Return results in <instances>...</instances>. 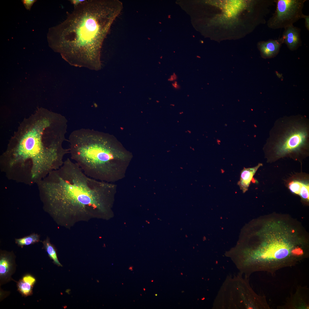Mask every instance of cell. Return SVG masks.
<instances>
[{"label":"cell","instance_id":"6da1fadb","mask_svg":"<svg viewBox=\"0 0 309 309\" xmlns=\"http://www.w3.org/2000/svg\"><path fill=\"white\" fill-rule=\"evenodd\" d=\"M68 120L60 114L38 109L24 118L0 157V169L9 180L37 184L63 164Z\"/></svg>","mask_w":309,"mask_h":309},{"label":"cell","instance_id":"7a4b0ae2","mask_svg":"<svg viewBox=\"0 0 309 309\" xmlns=\"http://www.w3.org/2000/svg\"><path fill=\"white\" fill-rule=\"evenodd\" d=\"M36 185L44 210L68 228L103 212L104 197L111 188L87 176L69 158Z\"/></svg>","mask_w":309,"mask_h":309},{"label":"cell","instance_id":"3957f363","mask_svg":"<svg viewBox=\"0 0 309 309\" xmlns=\"http://www.w3.org/2000/svg\"><path fill=\"white\" fill-rule=\"evenodd\" d=\"M123 8L118 0H84L52 29V47L72 65L98 69L104 41Z\"/></svg>","mask_w":309,"mask_h":309},{"label":"cell","instance_id":"277c9868","mask_svg":"<svg viewBox=\"0 0 309 309\" xmlns=\"http://www.w3.org/2000/svg\"><path fill=\"white\" fill-rule=\"evenodd\" d=\"M267 223L260 231L261 239L246 243L243 247L241 268L246 275L258 271L273 274L294 266L308 255L307 243L297 239L292 227L280 221Z\"/></svg>","mask_w":309,"mask_h":309},{"label":"cell","instance_id":"5b68a950","mask_svg":"<svg viewBox=\"0 0 309 309\" xmlns=\"http://www.w3.org/2000/svg\"><path fill=\"white\" fill-rule=\"evenodd\" d=\"M211 20L216 41L240 38L266 23L267 6L263 0H215Z\"/></svg>","mask_w":309,"mask_h":309},{"label":"cell","instance_id":"8992f818","mask_svg":"<svg viewBox=\"0 0 309 309\" xmlns=\"http://www.w3.org/2000/svg\"><path fill=\"white\" fill-rule=\"evenodd\" d=\"M69 142L71 159L86 175L97 180L111 179L115 156L110 137L93 129L82 128L72 131Z\"/></svg>","mask_w":309,"mask_h":309},{"label":"cell","instance_id":"52a82bcc","mask_svg":"<svg viewBox=\"0 0 309 309\" xmlns=\"http://www.w3.org/2000/svg\"><path fill=\"white\" fill-rule=\"evenodd\" d=\"M265 147L278 159L303 152L309 144V121L303 115L285 116L276 120L270 131Z\"/></svg>","mask_w":309,"mask_h":309},{"label":"cell","instance_id":"ba28073f","mask_svg":"<svg viewBox=\"0 0 309 309\" xmlns=\"http://www.w3.org/2000/svg\"><path fill=\"white\" fill-rule=\"evenodd\" d=\"M307 0H275L276 8L267 22L268 27L284 28L302 18V10Z\"/></svg>","mask_w":309,"mask_h":309},{"label":"cell","instance_id":"9c48e42d","mask_svg":"<svg viewBox=\"0 0 309 309\" xmlns=\"http://www.w3.org/2000/svg\"><path fill=\"white\" fill-rule=\"evenodd\" d=\"M284 29L282 35L280 37L283 43H285L291 51L297 50L302 45L300 29L293 25Z\"/></svg>","mask_w":309,"mask_h":309},{"label":"cell","instance_id":"30bf717a","mask_svg":"<svg viewBox=\"0 0 309 309\" xmlns=\"http://www.w3.org/2000/svg\"><path fill=\"white\" fill-rule=\"evenodd\" d=\"M282 44L280 38L277 39L260 41L258 43L257 46L262 58L270 59L275 57L278 54Z\"/></svg>","mask_w":309,"mask_h":309},{"label":"cell","instance_id":"8fae6325","mask_svg":"<svg viewBox=\"0 0 309 309\" xmlns=\"http://www.w3.org/2000/svg\"><path fill=\"white\" fill-rule=\"evenodd\" d=\"M306 290L302 287L299 288L295 293L291 296L286 303L287 306L285 308H292L294 309L308 308V295L304 292Z\"/></svg>","mask_w":309,"mask_h":309},{"label":"cell","instance_id":"7c38bea8","mask_svg":"<svg viewBox=\"0 0 309 309\" xmlns=\"http://www.w3.org/2000/svg\"><path fill=\"white\" fill-rule=\"evenodd\" d=\"M262 165V164L259 163L257 165L253 167L244 168L241 171L240 180L237 184L243 193L248 190L251 182L254 183L255 182L253 177L258 169Z\"/></svg>","mask_w":309,"mask_h":309},{"label":"cell","instance_id":"4fadbf2b","mask_svg":"<svg viewBox=\"0 0 309 309\" xmlns=\"http://www.w3.org/2000/svg\"><path fill=\"white\" fill-rule=\"evenodd\" d=\"M13 259L10 253H1L0 258V276L1 278H8L13 269Z\"/></svg>","mask_w":309,"mask_h":309},{"label":"cell","instance_id":"5bb4252c","mask_svg":"<svg viewBox=\"0 0 309 309\" xmlns=\"http://www.w3.org/2000/svg\"><path fill=\"white\" fill-rule=\"evenodd\" d=\"M288 188L292 192L299 195L304 199L309 200V185L308 183L294 180L289 183Z\"/></svg>","mask_w":309,"mask_h":309},{"label":"cell","instance_id":"9a60e30c","mask_svg":"<svg viewBox=\"0 0 309 309\" xmlns=\"http://www.w3.org/2000/svg\"><path fill=\"white\" fill-rule=\"evenodd\" d=\"M35 282V279L29 275L24 276L17 284L18 290L23 295L27 296L32 292L33 286Z\"/></svg>","mask_w":309,"mask_h":309},{"label":"cell","instance_id":"2e32d148","mask_svg":"<svg viewBox=\"0 0 309 309\" xmlns=\"http://www.w3.org/2000/svg\"><path fill=\"white\" fill-rule=\"evenodd\" d=\"M43 246L50 258L54 263L58 266H62L58 258L56 249L50 243L49 238L47 237L42 242Z\"/></svg>","mask_w":309,"mask_h":309},{"label":"cell","instance_id":"e0dca14e","mask_svg":"<svg viewBox=\"0 0 309 309\" xmlns=\"http://www.w3.org/2000/svg\"><path fill=\"white\" fill-rule=\"evenodd\" d=\"M39 241V235L35 233H33L22 238L15 239V243L21 247L33 244Z\"/></svg>","mask_w":309,"mask_h":309},{"label":"cell","instance_id":"ac0fdd59","mask_svg":"<svg viewBox=\"0 0 309 309\" xmlns=\"http://www.w3.org/2000/svg\"><path fill=\"white\" fill-rule=\"evenodd\" d=\"M22 2L27 9H30L33 3L35 1V0H25L22 1Z\"/></svg>","mask_w":309,"mask_h":309},{"label":"cell","instance_id":"d6986e66","mask_svg":"<svg viewBox=\"0 0 309 309\" xmlns=\"http://www.w3.org/2000/svg\"><path fill=\"white\" fill-rule=\"evenodd\" d=\"M305 19V26L308 30L309 31V15H303L302 18Z\"/></svg>","mask_w":309,"mask_h":309},{"label":"cell","instance_id":"ffe728a7","mask_svg":"<svg viewBox=\"0 0 309 309\" xmlns=\"http://www.w3.org/2000/svg\"><path fill=\"white\" fill-rule=\"evenodd\" d=\"M84 1V0H72L70 1L71 3L74 5V7L78 5Z\"/></svg>","mask_w":309,"mask_h":309},{"label":"cell","instance_id":"44dd1931","mask_svg":"<svg viewBox=\"0 0 309 309\" xmlns=\"http://www.w3.org/2000/svg\"><path fill=\"white\" fill-rule=\"evenodd\" d=\"M132 269H133V267L132 266L130 267L129 268V270H130L131 271L133 270Z\"/></svg>","mask_w":309,"mask_h":309},{"label":"cell","instance_id":"7402d4cb","mask_svg":"<svg viewBox=\"0 0 309 309\" xmlns=\"http://www.w3.org/2000/svg\"><path fill=\"white\" fill-rule=\"evenodd\" d=\"M143 290H144V291H145V288H143Z\"/></svg>","mask_w":309,"mask_h":309},{"label":"cell","instance_id":"603a6c76","mask_svg":"<svg viewBox=\"0 0 309 309\" xmlns=\"http://www.w3.org/2000/svg\"><path fill=\"white\" fill-rule=\"evenodd\" d=\"M155 295L157 296V294H155Z\"/></svg>","mask_w":309,"mask_h":309},{"label":"cell","instance_id":"cb8c5ba5","mask_svg":"<svg viewBox=\"0 0 309 309\" xmlns=\"http://www.w3.org/2000/svg\"><path fill=\"white\" fill-rule=\"evenodd\" d=\"M153 280H152V281H151V282H153Z\"/></svg>","mask_w":309,"mask_h":309}]
</instances>
